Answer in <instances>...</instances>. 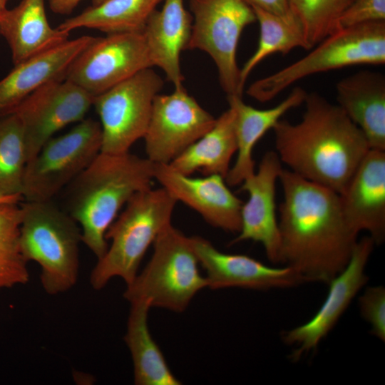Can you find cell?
<instances>
[{
    "label": "cell",
    "mask_w": 385,
    "mask_h": 385,
    "mask_svg": "<svg viewBox=\"0 0 385 385\" xmlns=\"http://www.w3.org/2000/svg\"><path fill=\"white\" fill-rule=\"evenodd\" d=\"M278 221L281 263L307 281L328 284L348 264L358 240L335 191L282 169Z\"/></svg>",
    "instance_id": "6da1fadb"
},
{
    "label": "cell",
    "mask_w": 385,
    "mask_h": 385,
    "mask_svg": "<svg viewBox=\"0 0 385 385\" xmlns=\"http://www.w3.org/2000/svg\"><path fill=\"white\" fill-rule=\"evenodd\" d=\"M302 120H279L272 130L276 153L288 170L339 194L370 148L361 130L320 94L306 95Z\"/></svg>",
    "instance_id": "7a4b0ae2"
},
{
    "label": "cell",
    "mask_w": 385,
    "mask_h": 385,
    "mask_svg": "<svg viewBox=\"0 0 385 385\" xmlns=\"http://www.w3.org/2000/svg\"><path fill=\"white\" fill-rule=\"evenodd\" d=\"M155 163L129 152H100L69 185L68 213L82 242L97 259L108 249L106 234L119 211L137 193L151 188Z\"/></svg>",
    "instance_id": "3957f363"
},
{
    "label": "cell",
    "mask_w": 385,
    "mask_h": 385,
    "mask_svg": "<svg viewBox=\"0 0 385 385\" xmlns=\"http://www.w3.org/2000/svg\"><path fill=\"white\" fill-rule=\"evenodd\" d=\"M177 202L163 188L141 191L128 202L106 232L111 243L91 273L93 289H101L115 277L126 286L134 280L146 251L171 224Z\"/></svg>",
    "instance_id": "277c9868"
},
{
    "label": "cell",
    "mask_w": 385,
    "mask_h": 385,
    "mask_svg": "<svg viewBox=\"0 0 385 385\" xmlns=\"http://www.w3.org/2000/svg\"><path fill=\"white\" fill-rule=\"evenodd\" d=\"M20 207L19 242L24 258L39 265L40 280L46 293L69 290L78 276L79 225L51 200L21 202Z\"/></svg>",
    "instance_id": "5b68a950"
},
{
    "label": "cell",
    "mask_w": 385,
    "mask_h": 385,
    "mask_svg": "<svg viewBox=\"0 0 385 385\" xmlns=\"http://www.w3.org/2000/svg\"><path fill=\"white\" fill-rule=\"evenodd\" d=\"M306 56L252 83L247 93L260 102L270 101L309 76L344 67L385 63V21L339 29Z\"/></svg>",
    "instance_id": "8992f818"
},
{
    "label": "cell",
    "mask_w": 385,
    "mask_h": 385,
    "mask_svg": "<svg viewBox=\"0 0 385 385\" xmlns=\"http://www.w3.org/2000/svg\"><path fill=\"white\" fill-rule=\"evenodd\" d=\"M150 260L128 285L123 297L130 303L147 300L151 307L183 312L207 287L190 237L168 225L156 237Z\"/></svg>",
    "instance_id": "52a82bcc"
},
{
    "label": "cell",
    "mask_w": 385,
    "mask_h": 385,
    "mask_svg": "<svg viewBox=\"0 0 385 385\" xmlns=\"http://www.w3.org/2000/svg\"><path fill=\"white\" fill-rule=\"evenodd\" d=\"M99 122H78L66 133L52 137L26 163L21 195L24 201H49L93 161L101 150Z\"/></svg>",
    "instance_id": "ba28073f"
},
{
    "label": "cell",
    "mask_w": 385,
    "mask_h": 385,
    "mask_svg": "<svg viewBox=\"0 0 385 385\" xmlns=\"http://www.w3.org/2000/svg\"><path fill=\"white\" fill-rule=\"evenodd\" d=\"M192 17L186 49H198L214 61L227 96H242L237 49L241 34L256 21L253 9L245 0H190Z\"/></svg>",
    "instance_id": "9c48e42d"
},
{
    "label": "cell",
    "mask_w": 385,
    "mask_h": 385,
    "mask_svg": "<svg viewBox=\"0 0 385 385\" xmlns=\"http://www.w3.org/2000/svg\"><path fill=\"white\" fill-rule=\"evenodd\" d=\"M164 85L151 68L94 97L93 106L100 118L101 152L120 154L144 137L155 97Z\"/></svg>",
    "instance_id": "30bf717a"
},
{
    "label": "cell",
    "mask_w": 385,
    "mask_h": 385,
    "mask_svg": "<svg viewBox=\"0 0 385 385\" xmlns=\"http://www.w3.org/2000/svg\"><path fill=\"white\" fill-rule=\"evenodd\" d=\"M153 66L142 32L107 34L96 37L76 57L65 79L96 97Z\"/></svg>",
    "instance_id": "8fae6325"
},
{
    "label": "cell",
    "mask_w": 385,
    "mask_h": 385,
    "mask_svg": "<svg viewBox=\"0 0 385 385\" xmlns=\"http://www.w3.org/2000/svg\"><path fill=\"white\" fill-rule=\"evenodd\" d=\"M215 121L184 87L170 94H158L143 137L147 158L153 163L169 164Z\"/></svg>",
    "instance_id": "7c38bea8"
},
{
    "label": "cell",
    "mask_w": 385,
    "mask_h": 385,
    "mask_svg": "<svg viewBox=\"0 0 385 385\" xmlns=\"http://www.w3.org/2000/svg\"><path fill=\"white\" fill-rule=\"evenodd\" d=\"M93 100L66 79L51 81L28 96L14 112L22 127L27 163L56 133L83 120Z\"/></svg>",
    "instance_id": "4fadbf2b"
},
{
    "label": "cell",
    "mask_w": 385,
    "mask_h": 385,
    "mask_svg": "<svg viewBox=\"0 0 385 385\" xmlns=\"http://www.w3.org/2000/svg\"><path fill=\"white\" fill-rule=\"evenodd\" d=\"M374 245L369 235L358 240L346 266L328 283L326 299L315 314L306 323L283 333V342L295 346L292 360L297 361L317 348L366 284L365 269Z\"/></svg>",
    "instance_id": "5bb4252c"
},
{
    "label": "cell",
    "mask_w": 385,
    "mask_h": 385,
    "mask_svg": "<svg viewBox=\"0 0 385 385\" xmlns=\"http://www.w3.org/2000/svg\"><path fill=\"white\" fill-rule=\"evenodd\" d=\"M277 153L268 151L262 156L258 169L241 183L248 200L242 204L241 227L231 241L234 245L252 240L263 246L267 257L281 263V239L276 215V184L283 169Z\"/></svg>",
    "instance_id": "9a60e30c"
},
{
    "label": "cell",
    "mask_w": 385,
    "mask_h": 385,
    "mask_svg": "<svg viewBox=\"0 0 385 385\" xmlns=\"http://www.w3.org/2000/svg\"><path fill=\"white\" fill-rule=\"evenodd\" d=\"M199 264L206 272L207 287L265 290L287 288L307 282L292 267H273L245 255L228 254L215 248L205 238L190 237Z\"/></svg>",
    "instance_id": "2e32d148"
},
{
    "label": "cell",
    "mask_w": 385,
    "mask_h": 385,
    "mask_svg": "<svg viewBox=\"0 0 385 385\" xmlns=\"http://www.w3.org/2000/svg\"><path fill=\"white\" fill-rule=\"evenodd\" d=\"M154 178L177 202L195 210L214 227L240 232L243 203L230 190L222 176L214 174L192 178L176 171L169 164L155 163Z\"/></svg>",
    "instance_id": "e0dca14e"
},
{
    "label": "cell",
    "mask_w": 385,
    "mask_h": 385,
    "mask_svg": "<svg viewBox=\"0 0 385 385\" xmlns=\"http://www.w3.org/2000/svg\"><path fill=\"white\" fill-rule=\"evenodd\" d=\"M344 218L357 235L369 233L375 245L385 239V151L369 150L339 194Z\"/></svg>",
    "instance_id": "ac0fdd59"
},
{
    "label": "cell",
    "mask_w": 385,
    "mask_h": 385,
    "mask_svg": "<svg viewBox=\"0 0 385 385\" xmlns=\"http://www.w3.org/2000/svg\"><path fill=\"white\" fill-rule=\"evenodd\" d=\"M96 37L83 36L14 65L0 81V118L14 113L32 93L43 85L65 79L66 73L76 57Z\"/></svg>",
    "instance_id": "d6986e66"
},
{
    "label": "cell",
    "mask_w": 385,
    "mask_h": 385,
    "mask_svg": "<svg viewBox=\"0 0 385 385\" xmlns=\"http://www.w3.org/2000/svg\"><path fill=\"white\" fill-rule=\"evenodd\" d=\"M337 106L364 133L371 150L385 151V77L360 71L338 81Z\"/></svg>",
    "instance_id": "ffe728a7"
},
{
    "label": "cell",
    "mask_w": 385,
    "mask_h": 385,
    "mask_svg": "<svg viewBox=\"0 0 385 385\" xmlns=\"http://www.w3.org/2000/svg\"><path fill=\"white\" fill-rule=\"evenodd\" d=\"M160 10L148 19L142 31L153 66L165 73L175 89L183 87L180 53L186 49L192 29V17L183 0H163Z\"/></svg>",
    "instance_id": "44dd1931"
},
{
    "label": "cell",
    "mask_w": 385,
    "mask_h": 385,
    "mask_svg": "<svg viewBox=\"0 0 385 385\" xmlns=\"http://www.w3.org/2000/svg\"><path fill=\"white\" fill-rule=\"evenodd\" d=\"M306 95L304 88L295 87L279 103L262 110L246 104L242 96H227L229 106L235 111L237 141L236 160L225 178L229 186L241 185L255 173L254 147L287 111L303 104Z\"/></svg>",
    "instance_id": "7402d4cb"
},
{
    "label": "cell",
    "mask_w": 385,
    "mask_h": 385,
    "mask_svg": "<svg viewBox=\"0 0 385 385\" xmlns=\"http://www.w3.org/2000/svg\"><path fill=\"white\" fill-rule=\"evenodd\" d=\"M0 35L9 46L16 65L65 42L69 33L51 26L44 0H22L14 8L2 12Z\"/></svg>",
    "instance_id": "603a6c76"
},
{
    "label": "cell",
    "mask_w": 385,
    "mask_h": 385,
    "mask_svg": "<svg viewBox=\"0 0 385 385\" xmlns=\"http://www.w3.org/2000/svg\"><path fill=\"white\" fill-rule=\"evenodd\" d=\"M237 150L235 111L229 108L201 138L178 155L170 166L187 175L200 172L204 175H220L225 178L230 161Z\"/></svg>",
    "instance_id": "cb8c5ba5"
},
{
    "label": "cell",
    "mask_w": 385,
    "mask_h": 385,
    "mask_svg": "<svg viewBox=\"0 0 385 385\" xmlns=\"http://www.w3.org/2000/svg\"><path fill=\"white\" fill-rule=\"evenodd\" d=\"M130 304L124 340L133 364L136 385H180L182 382L172 373L165 359L150 334L148 317L151 307L147 300Z\"/></svg>",
    "instance_id": "d4e9b609"
},
{
    "label": "cell",
    "mask_w": 385,
    "mask_h": 385,
    "mask_svg": "<svg viewBox=\"0 0 385 385\" xmlns=\"http://www.w3.org/2000/svg\"><path fill=\"white\" fill-rule=\"evenodd\" d=\"M163 0H106L67 19L57 29L68 33L79 29H96L107 34L142 32L151 14Z\"/></svg>",
    "instance_id": "484cf974"
},
{
    "label": "cell",
    "mask_w": 385,
    "mask_h": 385,
    "mask_svg": "<svg viewBox=\"0 0 385 385\" xmlns=\"http://www.w3.org/2000/svg\"><path fill=\"white\" fill-rule=\"evenodd\" d=\"M252 8L259 23L260 37L255 51L240 69V88L242 92L249 75L265 58L275 53L287 54L297 47L305 49L302 30L294 17Z\"/></svg>",
    "instance_id": "4316f807"
},
{
    "label": "cell",
    "mask_w": 385,
    "mask_h": 385,
    "mask_svg": "<svg viewBox=\"0 0 385 385\" xmlns=\"http://www.w3.org/2000/svg\"><path fill=\"white\" fill-rule=\"evenodd\" d=\"M21 218L20 202L0 205V289L29 280L19 242Z\"/></svg>",
    "instance_id": "83f0119b"
},
{
    "label": "cell",
    "mask_w": 385,
    "mask_h": 385,
    "mask_svg": "<svg viewBox=\"0 0 385 385\" xmlns=\"http://www.w3.org/2000/svg\"><path fill=\"white\" fill-rule=\"evenodd\" d=\"M26 163L23 130L18 117L12 113L0 118V195H21Z\"/></svg>",
    "instance_id": "f1b7e54d"
},
{
    "label": "cell",
    "mask_w": 385,
    "mask_h": 385,
    "mask_svg": "<svg viewBox=\"0 0 385 385\" xmlns=\"http://www.w3.org/2000/svg\"><path fill=\"white\" fill-rule=\"evenodd\" d=\"M354 0H288L289 11L299 24L310 50L337 30L342 14Z\"/></svg>",
    "instance_id": "f546056e"
},
{
    "label": "cell",
    "mask_w": 385,
    "mask_h": 385,
    "mask_svg": "<svg viewBox=\"0 0 385 385\" xmlns=\"http://www.w3.org/2000/svg\"><path fill=\"white\" fill-rule=\"evenodd\" d=\"M360 313L370 324L371 333L385 341V288L369 287L359 298Z\"/></svg>",
    "instance_id": "4dcf8cb0"
},
{
    "label": "cell",
    "mask_w": 385,
    "mask_h": 385,
    "mask_svg": "<svg viewBox=\"0 0 385 385\" xmlns=\"http://www.w3.org/2000/svg\"><path fill=\"white\" fill-rule=\"evenodd\" d=\"M379 21H385V0H354L340 16L337 30Z\"/></svg>",
    "instance_id": "1f68e13d"
},
{
    "label": "cell",
    "mask_w": 385,
    "mask_h": 385,
    "mask_svg": "<svg viewBox=\"0 0 385 385\" xmlns=\"http://www.w3.org/2000/svg\"><path fill=\"white\" fill-rule=\"evenodd\" d=\"M251 7L284 17H293L289 11L288 0H245Z\"/></svg>",
    "instance_id": "d6a6232c"
},
{
    "label": "cell",
    "mask_w": 385,
    "mask_h": 385,
    "mask_svg": "<svg viewBox=\"0 0 385 385\" xmlns=\"http://www.w3.org/2000/svg\"><path fill=\"white\" fill-rule=\"evenodd\" d=\"M51 10L56 14H71L81 0H48ZM106 0H92V6H98Z\"/></svg>",
    "instance_id": "836d02e7"
},
{
    "label": "cell",
    "mask_w": 385,
    "mask_h": 385,
    "mask_svg": "<svg viewBox=\"0 0 385 385\" xmlns=\"http://www.w3.org/2000/svg\"><path fill=\"white\" fill-rule=\"evenodd\" d=\"M23 197L21 195H0V205L7 203L21 202Z\"/></svg>",
    "instance_id": "e575fe53"
},
{
    "label": "cell",
    "mask_w": 385,
    "mask_h": 385,
    "mask_svg": "<svg viewBox=\"0 0 385 385\" xmlns=\"http://www.w3.org/2000/svg\"><path fill=\"white\" fill-rule=\"evenodd\" d=\"M7 0H0V7L2 9H6V4Z\"/></svg>",
    "instance_id": "d590c367"
},
{
    "label": "cell",
    "mask_w": 385,
    "mask_h": 385,
    "mask_svg": "<svg viewBox=\"0 0 385 385\" xmlns=\"http://www.w3.org/2000/svg\"><path fill=\"white\" fill-rule=\"evenodd\" d=\"M6 9H2V8L0 7V16H1V14H2V12L4 11V10Z\"/></svg>",
    "instance_id": "8d00e7d4"
}]
</instances>
